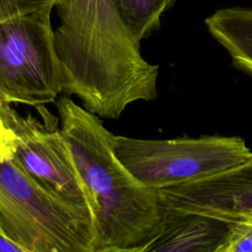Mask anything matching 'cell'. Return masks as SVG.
I'll return each mask as SVG.
<instances>
[{
  "label": "cell",
  "instance_id": "cell-1",
  "mask_svg": "<svg viewBox=\"0 0 252 252\" xmlns=\"http://www.w3.org/2000/svg\"><path fill=\"white\" fill-rule=\"evenodd\" d=\"M55 8L64 94L108 119H118L133 102L157 97L158 65L143 58L112 0H58Z\"/></svg>",
  "mask_w": 252,
  "mask_h": 252
},
{
  "label": "cell",
  "instance_id": "cell-2",
  "mask_svg": "<svg viewBox=\"0 0 252 252\" xmlns=\"http://www.w3.org/2000/svg\"><path fill=\"white\" fill-rule=\"evenodd\" d=\"M61 130L94 201L95 252H147L161 231L155 188L138 181L117 158L99 116L64 94L56 100Z\"/></svg>",
  "mask_w": 252,
  "mask_h": 252
},
{
  "label": "cell",
  "instance_id": "cell-3",
  "mask_svg": "<svg viewBox=\"0 0 252 252\" xmlns=\"http://www.w3.org/2000/svg\"><path fill=\"white\" fill-rule=\"evenodd\" d=\"M0 233L25 252H95L94 219L47 191L12 158L0 162Z\"/></svg>",
  "mask_w": 252,
  "mask_h": 252
},
{
  "label": "cell",
  "instance_id": "cell-4",
  "mask_svg": "<svg viewBox=\"0 0 252 252\" xmlns=\"http://www.w3.org/2000/svg\"><path fill=\"white\" fill-rule=\"evenodd\" d=\"M113 147L132 175L155 189L207 178L252 155L243 139L222 136L143 140L114 135Z\"/></svg>",
  "mask_w": 252,
  "mask_h": 252
},
{
  "label": "cell",
  "instance_id": "cell-5",
  "mask_svg": "<svg viewBox=\"0 0 252 252\" xmlns=\"http://www.w3.org/2000/svg\"><path fill=\"white\" fill-rule=\"evenodd\" d=\"M53 8L0 23V101L35 107L54 102L63 93L50 21Z\"/></svg>",
  "mask_w": 252,
  "mask_h": 252
},
{
  "label": "cell",
  "instance_id": "cell-6",
  "mask_svg": "<svg viewBox=\"0 0 252 252\" xmlns=\"http://www.w3.org/2000/svg\"><path fill=\"white\" fill-rule=\"evenodd\" d=\"M35 108L41 120L20 114L10 103L1 105V120L13 136L11 158L47 191L94 219V198L77 167L59 117L44 105Z\"/></svg>",
  "mask_w": 252,
  "mask_h": 252
},
{
  "label": "cell",
  "instance_id": "cell-7",
  "mask_svg": "<svg viewBox=\"0 0 252 252\" xmlns=\"http://www.w3.org/2000/svg\"><path fill=\"white\" fill-rule=\"evenodd\" d=\"M156 190L161 207L231 222H252V155L218 174Z\"/></svg>",
  "mask_w": 252,
  "mask_h": 252
},
{
  "label": "cell",
  "instance_id": "cell-8",
  "mask_svg": "<svg viewBox=\"0 0 252 252\" xmlns=\"http://www.w3.org/2000/svg\"><path fill=\"white\" fill-rule=\"evenodd\" d=\"M161 231L147 252H219L232 222L160 206Z\"/></svg>",
  "mask_w": 252,
  "mask_h": 252
},
{
  "label": "cell",
  "instance_id": "cell-9",
  "mask_svg": "<svg viewBox=\"0 0 252 252\" xmlns=\"http://www.w3.org/2000/svg\"><path fill=\"white\" fill-rule=\"evenodd\" d=\"M205 25L227 51L232 63L252 75V9L221 8L206 18Z\"/></svg>",
  "mask_w": 252,
  "mask_h": 252
},
{
  "label": "cell",
  "instance_id": "cell-10",
  "mask_svg": "<svg viewBox=\"0 0 252 252\" xmlns=\"http://www.w3.org/2000/svg\"><path fill=\"white\" fill-rule=\"evenodd\" d=\"M123 23L134 39L148 37L160 25V17L168 9L166 0H112Z\"/></svg>",
  "mask_w": 252,
  "mask_h": 252
},
{
  "label": "cell",
  "instance_id": "cell-11",
  "mask_svg": "<svg viewBox=\"0 0 252 252\" xmlns=\"http://www.w3.org/2000/svg\"><path fill=\"white\" fill-rule=\"evenodd\" d=\"M58 0H0V23L26 14L55 7Z\"/></svg>",
  "mask_w": 252,
  "mask_h": 252
},
{
  "label": "cell",
  "instance_id": "cell-12",
  "mask_svg": "<svg viewBox=\"0 0 252 252\" xmlns=\"http://www.w3.org/2000/svg\"><path fill=\"white\" fill-rule=\"evenodd\" d=\"M219 252H252V222H232Z\"/></svg>",
  "mask_w": 252,
  "mask_h": 252
},
{
  "label": "cell",
  "instance_id": "cell-13",
  "mask_svg": "<svg viewBox=\"0 0 252 252\" xmlns=\"http://www.w3.org/2000/svg\"><path fill=\"white\" fill-rule=\"evenodd\" d=\"M13 154V136L11 132L0 124V162L11 158Z\"/></svg>",
  "mask_w": 252,
  "mask_h": 252
},
{
  "label": "cell",
  "instance_id": "cell-14",
  "mask_svg": "<svg viewBox=\"0 0 252 252\" xmlns=\"http://www.w3.org/2000/svg\"><path fill=\"white\" fill-rule=\"evenodd\" d=\"M0 252H25V250L13 240L0 233Z\"/></svg>",
  "mask_w": 252,
  "mask_h": 252
},
{
  "label": "cell",
  "instance_id": "cell-15",
  "mask_svg": "<svg viewBox=\"0 0 252 252\" xmlns=\"http://www.w3.org/2000/svg\"><path fill=\"white\" fill-rule=\"evenodd\" d=\"M175 1H176V0H166V3H167L168 8H170V7L175 3Z\"/></svg>",
  "mask_w": 252,
  "mask_h": 252
},
{
  "label": "cell",
  "instance_id": "cell-16",
  "mask_svg": "<svg viewBox=\"0 0 252 252\" xmlns=\"http://www.w3.org/2000/svg\"><path fill=\"white\" fill-rule=\"evenodd\" d=\"M2 101H0V109H1V105H2ZM0 124H3V122H2V120H1V115H0ZM4 125V124H3Z\"/></svg>",
  "mask_w": 252,
  "mask_h": 252
}]
</instances>
